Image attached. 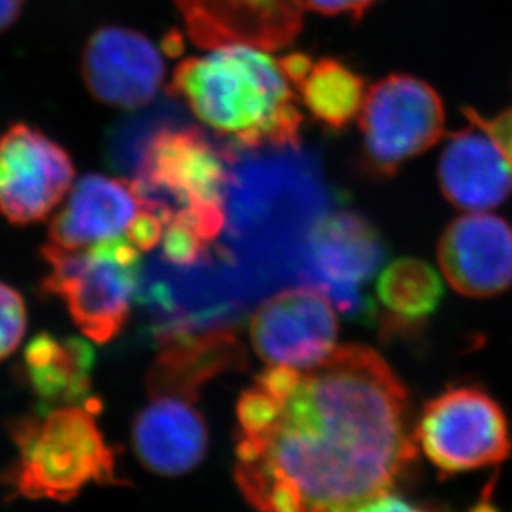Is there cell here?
Wrapping results in <instances>:
<instances>
[{"instance_id": "6da1fadb", "label": "cell", "mask_w": 512, "mask_h": 512, "mask_svg": "<svg viewBox=\"0 0 512 512\" xmlns=\"http://www.w3.org/2000/svg\"><path fill=\"white\" fill-rule=\"evenodd\" d=\"M237 488L261 511H365L415 459L403 383L372 348L267 367L237 400Z\"/></svg>"}, {"instance_id": "7a4b0ae2", "label": "cell", "mask_w": 512, "mask_h": 512, "mask_svg": "<svg viewBox=\"0 0 512 512\" xmlns=\"http://www.w3.org/2000/svg\"><path fill=\"white\" fill-rule=\"evenodd\" d=\"M173 97L244 150L300 145L302 115L281 62L252 45H221L174 68Z\"/></svg>"}, {"instance_id": "3957f363", "label": "cell", "mask_w": 512, "mask_h": 512, "mask_svg": "<svg viewBox=\"0 0 512 512\" xmlns=\"http://www.w3.org/2000/svg\"><path fill=\"white\" fill-rule=\"evenodd\" d=\"M93 406H57L10 423L17 456L2 474L9 498L67 503L83 489L121 486L116 450L98 426Z\"/></svg>"}, {"instance_id": "277c9868", "label": "cell", "mask_w": 512, "mask_h": 512, "mask_svg": "<svg viewBox=\"0 0 512 512\" xmlns=\"http://www.w3.org/2000/svg\"><path fill=\"white\" fill-rule=\"evenodd\" d=\"M40 254L49 266L42 290L63 299L87 339H116L130 319L140 287V249L128 237L116 236L82 249L49 241Z\"/></svg>"}, {"instance_id": "5b68a950", "label": "cell", "mask_w": 512, "mask_h": 512, "mask_svg": "<svg viewBox=\"0 0 512 512\" xmlns=\"http://www.w3.org/2000/svg\"><path fill=\"white\" fill-rule=\"evenodd\" d=\"M231 143L194 126H156L136 158V183L148 209L168 223L186 209H224L231 181Z\"/></svg>"}, {"instance_id": "8992f818", "label": "cell", "mask_w": 512, "mask_h": 512, "mask_svg": "<svg viewBox=\"0 0 512 512\" xmlns=\"http://www.w3.org/2000/svg\"><path fill=\"white\" fill-rule=\"evenodd\" d=\"M415 436L431 463L446 474L494 466L511 453L501 406L476 387L451 388L426 403Z\"/></svg>"}, {"instance_id": "52a82bcc", "label": "cell", "mask_w": 512, "mask_h": 512, "mask_svg": "<svg viewBox=\"0 0 512 512\" xmlns=\"http://www.w3.org/2000/svg\"><path fill=\"white\" fill-rule=\"evenodd\" d=\"M358 115L365 153L380 173H395L430 150L445 131L438 93L410 75H392L375 83L365 93Z\"/></svg>"}, {"instance_id": "ba28073f", "label": "cell", "mask_w": 512, "mask_h": 512, "mask_svg": "<svg viewBox=\"0 0 512 512\" xmlns=\"http://www.w3.org/2000/svg\"><path fill=\"white\" fill-rule=\"evenodd\" d=\"M385 257L382 237L360 214L339 211L312 224L305 247L304 276L342 314L368 317L372 302L362 289Z\"/></svg>"}, {"instance_id": "9c48e42d", "label": "cell", "mask_w": 512, "mask_h": 512, "mask_svg": "<svg viewBox=\"0 0 512 512\" xmlns=\"http://www.w3.org/2000/svg\"><path fill=\"white\" fill-rule=\"evenodd\" d=\"M332 304L315 287L272 295L252 314L249 330L254 352L269 367H317L339 347V320Z\"/></svg>"}, {"instance_id": "30bf717a", "label": "cell", "mask_w": 512, "mask_h": 512, "mask_svg": "<svg viewBox=\"0 0 512 512\" xmlns=\"http://www.w3.org/2000/svg\"><path fill=\"white\" fill-rule=\"evenodd\" d=\"M75 178L65 148L39 128L15 123L0 136V213L17 226L47 218Z\"/></svg>"}, {"instance_id": "8fae6325", "label": "cell", "mask_w": 512, "mask_h": 512, "mask_svg": "<svg viewBox=\"0 0 512 512\" xmlns=\"http://www.w3.org/2000/svg\"><path fill=\"white\" fill-rule=\"evenodd\" d=\"M80 72L95 100L108 107L136 110L156 97L165 80V62L145 34L107 25L87 40Z\"/></svg>"}, {"instance_id": "7c38bea8", "label": "cell", "mask_w": 512, "mask_h": 512, "mask_svg": "<svg viewBox=\"0 0 512 512\" xmlns=\"http://www.w3.org/2000/svg\"><path fill=\"white\" fill-rule=\"evenodd\" d=\"M246 348L228 327L194 330L173 327L160 337V350L146 373L148 397L198 401L214 378L246 367Z\"/></svg>"}, {"instance_id": "4fadbf2b", "label": "cell", "mask_w": 512, "mask_h": 512, "mask_svg": "<svg viewBox=\"0 0 512 512\" xmlns=\"http://www.w3.org/2000/svg\"><path fill=\"white\" fill-rule=\"evenodd\" d=\"M194 44L203 49L252 45L279 49L299 34L297 0H174Z\"/></svg>"}, {"instance_id": "5bb4252c", "label": "cell", "mask_w": 512, "mask_h": 512, "mask_svg": "<svg viewBox=\"0 0 512 512\" xmlns=\"http://www.w3.org/2000/svg\"><path fill=\"white\" fill-rule=\"evenodd\" d=\"M438 259L459 294L474 299L501 294L512 285V226L481 211L461 216L443 232Z\"/></svg>"}, {"instance_id": "9a60e30c", "label": "cell", "mask_w": 512, "mask_h": 512, "mask_svg": "<svg viewBox=\"0 0 512 512\" xmlns=\"http://www.w3.org/2000/svg\"><path fill=\"white\" fill-rule=\"evenodd\" d=\"M145 209L148 204L135 179L87 174L52 219L50 242L65 249H82L121 236Z\"/></svg>"}, {"instance_id": "2e32d148", "label": "cell", "mask_w": 512, "mask_h": 512, "mask_svg": "<svg viewBox=\"0 0 512 512\" xmlns=\"http://www.w3.org/2000/svg\"><path fill=\"white\" fill-rule=\"evenodd\" d=\"M471 125L453 133L441 153L438 179L445 198L471 213L496 208L512 191V168L493 136Z\"/></svg>"}, {"instance_id": "e0dca14e", "label": "cell", "mask_w": 512, "mask_h": 512, "mask_svg": "<svg viewBox=\"0 0 512 512\" xmlns=\"http://www.w3.org/2000/svg\"><path fill=\"white\" fill-rule=\"evenodd\" d=\"M194 403L181 397H150L131 433L136 456L145 468L161 476H181L203 463L209 431Z\"/></svg>"}, {"instance_id": "ac0fdd59", "label": "cell", "mask_w": 512, "mask_h": 512, "mask_svg": "<svg viewBox=\"0 0 512 512\" xmlns=\"http://www.w3.org/2000/svg\"><path fill=\"white\" fill-rule=\"evenodd\" d=\"M95 353L90 343L77 337L39 334L27 343L22 375L39 398V410L83 405L100 408L92 397Z\"/></svg>"}, {"instance_id": "d6986e66", "label": "cell", "mask_w": 512, "mask_h": 512, "mask_svg": "<svg viewBox=\"0 0 512 512\" xmlns=\"http://www.w3.org/2000/svg\"><path fill=\"white\" fill-rule=\"evenodd\" d=\"M295 88L305 108L334 130L348 125L360 113L367 93L362 77L332 58L312 62Z\"/></svg>"}, {"instance_id": "ffe728a7", "label": "cell", "mask_w": 512, "mask_h": 512, "mask_svg": "<svg viewBox=\"0 0 512 512\" xmlns=\"http://www.w3.org/2000/svg\"><path fill=\"white\" fill-rule=\"evenodd\" d=\"M377 295L388 314L403 324H415L438 309L443 284L430 264L406 257L383 269Z\"/></svg>"}, {"instance_id": "44dd1931", "label": "cell", "mask_w": 512, "mask_h": 512, "mask_svg": "<svg viewBox=\"0 0 512 512\" xmlns=\"http://www.w3.org/2000/svg\"><path fill=\"white\" fill-rule=\"evenodd\" d=\"M27 325V310H25L22 295L0 282V360L15 352L24 339Z\"/></svg>"}, {"instance_id": "7402d4cb", "label": "cell", "mask_w": 512, "mask_h": 512, "mask_svg": "<svg viewBox=\"0 0 512 512\" xmlns=\"http://www.w3.org/2000/svg\"><path fill=\"white\" fill-rule=\"evenodd\" d=\"M165 232V223L158 214L150 209L141 211L128 229V239L135 244L140 251H151L161 242Z\"/></svg>"}, {"instance_id": "603a6c76", "label": "cell", "mask_w": 512, "mask_h": 512, "mask_svg": "<svg viewBox=\"0 0 512 512\" xmlns=\"http://www.w3.org/2000/svg\"><path fill=\"white\" fill-rule=\"evenodd\" d=\"M464 112H466L468 118L478 121L479 125L483 126L484 130L493 136L496 143L501 146V150H503L504 155L508 158L509 165L512 168V108L496 116L493 120L483 118L474 110H464Z\"/></svg>"}, {"instance_id": "cb8c5ba5", "label": "cell", "mask_w": 512, "mask_h": 512, "mask_svg": "<svg viewBox=\"0 0 512 512\" xmlns=\"http://www.w3.org/2000/svg\"><path fill=\"white\" fill-rule=\"evenodd\" d=\"M305 9L322 12V14H350L353 19H360L363 12L375 2V0H297Z\"/></svg>"}, {"instance_id": "d4e9b609", "label": "cell", "mask_w": 512, "mask_h": 512, "mask_svg": "<svg viewBox=\"0 0 512 512\" xmlns=\"http://www.w3.org/2000/svg\"><path fill=\"white\" fill-rule=\"evenodd\" d=\"M25 0H0V34L15 24L24 9Z\"/></svg>"}]
</instances>
